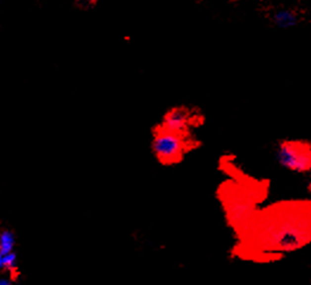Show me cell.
I'll list each match as a JSON object with an SVG mask.
<instances>
[{
  "label": "cell",
  "mask_w": 311,
  "mask_h": 285,
  "mask_svg": "<svg viewBox=\"0 0 311 285\" xmlns=\"http://www.w3.org/2000/svg\"><path fill=\"white\" fill-rule=\"evenodd\" d=\"M274 23L281 29H289L296 25L297 18L290 11H279L275 13Z\"/></svg>",
  "instance_id": "cell-6"
},
{
  "label": "cell",
  "mask_w": 311,
  "mask_h": 285,
  "mask_svg": "<svg viewBox=\"0 0 311 285\" xmlns=\"http://www.w3.org/2000/svg\"><path fill=\"white\" fill-rule=\"evenodd\" d=\"M279 164L290 171H311V144L305 141H283L277 148Z\"/></svg>",
  "instance_id": "cell-1"
},
{
  "label": "cell",
  "mask_w": 311,
  "mask_h": 285,
  "mask_svg": "<svg viewBox=\"0 0 311 285\" xmlns=\"http://www.w3.org/2000/svg\"><path fill=\"white\" fill-rule=\"evenodd\" d=\"M152 148L157 159L165 164L176 163L185 152V142L183 133L174 132L165 127L157 131L152 141Z\"/></svg>",
  "instance_id": "cell-2"
},
{
  "label": "cell",
  "mask_w": 311,
  "mask_h": 285,
  "mask_svg": "<svg viewBox=\"0 0 311 285\" xmlns=\"http://www.w3.org/2000/svg\"><path fill=\"white\" fill-rule=\"evenodd\" d=\"M308 190H309V192L311 194V178H310V182H309V186H308Z\"/></svg>",
  "instance_id": "cell-7"
},
{
  "label": "cell",
  "mask_w": 311,
  "mask_h": 285,
  "mask_svg": "<svg viewBox=\"0 0 311 285\" xmlns=\"http://www.w3.org/2000/svg\"><path fill=\"white\" fill-rule=\"evenodd\" d=\"M0 271L1 273H8L14 279L18 277V257L16 251L0 255Z\"/></svg>",
  "instance_id": "cell-4"
},
{
  "label": "cell",
  "mask_w": 311,
  "mask_h": 285,
  "mask_svg": "<svg viewBox=\"0 0 311 285\" xmlns=\"http://www.w3.org/2000/svg\"><path fill=\"white\" fill-rule=\"evenodd\" d=\"M17 245V239L13 231L4 228L0 232V255L14 252Z\"/></svg>",
  "instance_id": "cell-5"
},
{
  "label": "cell",
  "mask_w": 311,
  "mask_h": 285,
  "mask_svg": "<svg viewBox=\"0 0 311 285\" xmlns=\"http://www.w3.org/2000/svg\"><path fill=\"white\" fill-rule=\"evenodd\" d=\"M189 125H190V114L182 108L171 109L165 114L163 120V127L178 133L185 132Z\"/></svg>",
  "instance_id": "cell-3"
}]
</instances>
